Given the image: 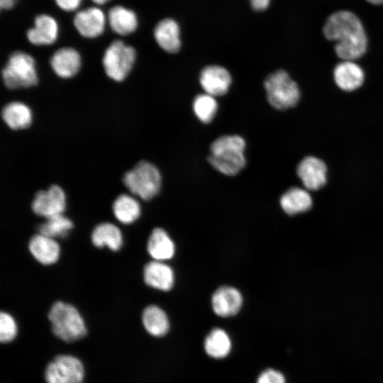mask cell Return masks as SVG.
I'll return each mask as SVG.
<instances>
[{
    "instance_id": "obj_1",
    "label": "cell",
    "mask_w": 383,
    "mask_h": 383,
    "mask_svg": "<svg viewBox=\"0 0 383 383\" xmlns=\"http://www.w3.org/2000/svg\"><path fill=\"white\" fill-rule=\"evenodd\" d=\"M325 38L334 41L335 52L343 60L361 57L367 49V36L360 18L348 10L331 13L323 27Z\"/></svg>"
},
{
    "instance_id": "obj_2",
    "label": "cell",
    "mask_w": 383,
    "mask_h": 383,
    "mask_svg": "<svg viewBox=\"0 0 383 383\" xmlns=\"http://www.w3.org/2000/svg\"><path fill=\"white\" fill-rule=\"evenodd\" d=\"M245 141L238 135H226L216 139L208 156L211 165L221 173L234 176L245 166Z\"/></svg>"
},
{
    "instance_id": "obj_3",
    "label": "cell",
    "mask_w": 383,
    "mask_h": 383,
    "mask_svg": "<svg viewBox=\"0 0 383 383\" xmlns=\"http://www.w3.org/2000/svg\"><path fill=\"white\" fill-rule=\"evenodd\" d=\"M48 318L55 335L65 342L77 341L87 333L82 315L71 304L55 301L48 313Z\"/></svg>"
},
{
    "instance_id": "obj_4",
    "label": "cell",
    "mask_w": 383,
    "mask_h": 383,
    "mask_svg": "<svg viewBox=\"0 0 383 383\" xmlns=\"http://www.w3.org/2000/svg\"><path fill=\"white\" fill-rule=\"evenodd\" d=\"M122 182L131 194L144 201H149L159 193L162 177L155 165L141 160L125 172Z\"/></svg>"
},
{
    "instance_id": "obj_5",
    "label": "cell",
    "mask_w": 383,
    "mask_h": 383,
    "mask_svg": "<svg viewBox=\"0 0 383 383\" xmlns=\"http://www.w3.org/2000/svg\"><path fill=\"white\" fill-rule=\"evenodd\" d=\"M4 85L10 89L34 87L38 79L33 57L23 51L11 53L1 70Z\"/></svg>"
},
{
    "instance_id": "obj_6",
    "label": "cell",
    "mask_w": 383,
    "mask_h": 383,
    "mask_svg": "<svg viewBox=\"0 0 383 383\" xmlns=\"http://www.w3.org/2000/svg\"><path fill=\"white\" fill-rule=\"evenodd\" d=\"M267 101L276 109L285 110L295 106L300 99L297 84L283 70L269 74L264 81Z\"/></svg>"
},
{
    "instance_id": "obj_7",
    "label": "cell",
    "mask_w": 383,
    "mask_h": 383,
    "mask_svg": "<svg viewBox=\"0 0 383 383\" xmlns=\"http://www.w3.org/2000/svg\"><path fill=\"white\" fill-rule=\"evenodd\" d=\"M136 52L133 47L121 40H116L106 49L102 64L108 77L116 82L123 81L134 65Z\"/></svg>"
},
{
    "instance_id": "obj_8",
    "label": "cell",
    "mask_w": 383,
    "mask_h": 383,
    "mask_svg": "<svg viewBox=\"0 0 383 383\" xmlns=\"http://www.w3.org/2000/svg\"><path fill=\"white\" fill-rule=\"evenodd\" d=\"M84 369L82 362L70 355H59L46 367V383H82Z\"/></svg>"
},
{
    "instance_id": "obj_9",
    "label": "cell",
    "mask_w": 383,
    "mask_h": 383,
    "mask_svg": "<svg viewBox=\"0 0 383 383\" xmlns=\"http://www.w3.org/2000/svg\"><path fill=\"white\" fill-rule=\"evenodd\" d=\"M67 207V198L63 189L53 184L47 189L35 192L30 203L34 214L45 219L63 214Z\"/></svg>"
},
{
    "instance_id": "obj_10",
    "label": "cell",
    "mask_w": 383,
    "mask_h": 383,
    "mask_svg": "<svg viewBox=\"0 0 383 383\" xmlns=\"http://www.w3.org/2000/svg\"><path fill=\"white\" fill-rule=\"evenodd\" d=\"M106 23L104 11L96 6L79 11L73 18L77 32L87 38H94L101 35L105 30Z\"/></svg>"
},
{
    "instance_id": "obj_11",
    "label": "cell",
    "mask_w": 383,
    "mask_h": 383,
    "mask_svg": "<svg viewBox=\"0 0 383 383\" xmlns=\"http://www.w3.org/2000/svg\"><path fill=\"white\" fill-rule=\"evenodd\" d=\"M199 82L204 92L214 97L226 94L232 82L228 70L220 65H209L200 72Z\"/></svg>"
},
{
    "instance_id": "obj_12",
    "label": "cell",
    "mask_w": 383,
    "mask_h": 383,
    "mask_svg": "<svg viewBox=\"0 0 383 383\" xmlns=\"http://www.w3.org/2000/svg\"><path fill=\"white\" fill-rule=\"evenodd\" d=\"M28 249L32 257L45 266L56 263L61 252L60 245L55 238L39 233L29 238Z\"/></svg>"
},
{
    "instance_id": "obj_13",
    "label": "cell",
    "mask_w": 383,
    "mask_h": 383,
    "mask_svg": "<svg viewBox=\"0 0 383 383\" xmlns=\"http://www.w3.org/2000/svg\"><path fill=\"white\" fill-rule=\"evenodd\" d=\"M296 171L304 187L308 189H318L326 182L327 167L324 162L318 157H304L299 162Z\"/></svg>"
},
{
    "instance_id": "obj_14",
    "label": "cell",
    "mask_w": 383,
    "mask_h": 383,
    "mask_svg": "<svg viewBox=\"0 0 383 383\" xmlns=\"http://www.w3.org/2000/svg\"><path fill=\"white\" fill-rule=\"evenodd\" d=\"M243 304V296L235 287L222 286L217 289L211 298V305L214 313L221 317L235 315Z\"/></svg>"
},
{
    "instance_id": "obj_15",
    "label": "cell",
    "mask_w": 383,
    "mask_h": 383,
    "mask_svg": "<svg viewBox=\"0 0 383 383\" xmlns=\"http://www.w3.org/2000/svg\"><path fill=\"white\" fill-rule=\"evenodd\" d=\"M58 32L56 20L48 14L42 13L35 16L34 26L28 30L26 37L34 45H50L56 41Z\"/></svg>"
},
{
    "instance_id": "obj_16",
    "label": "cell",
    "mask_w": 383,
    "mask_h": 383,
    "mask_svg": "<svg viewBox=\"0 0 383 383\" xmlns=\"http://www.w3.org/2000/svg\"><path fill=\"white\" fill-rule=\"evenodd\" d=\"M143 276L146 285L163 292L170 290L174 282L172 269L162 261L152 260L147 262L143 267Z\"/></svg>"
},
{
    "instance_id": "obj_17",
    "label": "cell",
    "mask_w": 383,
    "mask_h": 383,
    "mask_svg": "<svg viewBox=\"0 0 383 383\" xmlns=\"http://www.w3.org/2000/svg\"><path fill=\"white\" fill-rule=\"evenodd\" d=\"M53 72L62 79H68L76 75L81 67V57L74 48H60L52 55L50 60Z\"/></svg>"
},
{
    "instance_id": "obj_18",
    "label": "cell",
    "mask_w": 383,
    "mask_h": 383,
    "mask_svg": "<svg viewBox=\"0 0 383 383\" xmlns=\"http://www.w3.org/2000/svg\"><path fill=\"white\" fill-rule=\"evenodd\" d=\"M333 77L336 85L340 89L352 91L362 84L365 74L357 64L353 61L343 60L335 66Z\"/></svg>"
},
{
    "instance_id": "obj_19",
    "label": "cell",
    "mask_w": 383,
    "mask_h": 383,
    "mask_svg": "<svg viewBox=\"0 0 383 383\" xmlns=\"http://www.w3.org/2000/svg\"><path fill=\"white\" fill-rule=\"evenodd\" d=\"M92 245L97 248H108L113 252L118 251L123 243L121 229L111 222H101L94 226L91 233Z\"/></svg>"
},
{
    "instance_id": "obj_20",
    "label": "cell",
    "mask_w": 383,
    "mask_h": 383,
    "mask_svg": "<svg viewBox=\"0 0 383 383\" xmlns=\"http://www.w3.org/2000/svg\"><path fill=\"white\" fill-rule=\"evenodd\" d=\"M147 251L154 260L165 262L174 256L175 246L168 233L163 228L157 227L149 235Z\"/></svg>"
},
{
    "instance_id": "obj_21",
    "label": "cell",
    "mask_w": 383,
    "mask_h": 383,
    "mask_svg": "<svg viewBox=\"0 0 383 383\" xmlns=\"http://www.w3.org/2000/svg\"><path fill=\"white\" fill-rule=\"evenodd\" d=\"M154 37L158 45L169 53H175L180 49L179 27L172 18L162 19L156 25Z\"/></svg>"
},
{
    "instance_id": "obj_22",
    "label": "cell",
    "mask_w": 383,
    "mask_h": 383,
    "mask_svg": "<svg viewBox=\"0 0 383 383\" xmlns=\"http://www.w3.org/2000/svg\"><path fill=\"white\" fill-rule=\"evenodd\" d=\"M107 18L111 30L120 35H130L137 29L138 25L136 13L121 5L111 7Z\"/></svg>"
},
{
    "instance_id": "obj_23",
    "label": "cell",
    "mask_w": 383,
    "mask_h": 383,
    "mask_svg": "<svg viewBox=\"0 0 383 383\" xmlns=\"http://www.w3.org/2000/svg\"><path fill=\"white\" fill-rule=\"evenodd\" d=\"M1 117L11 129L18 131L28 128L33 121L30 109L21 101H11L1 110Z\"/></svg>"
},
{
    "instance_id": "obj_24",
    "label": "cell",
    "mask_w": 383,
    "mask_h": 383,
    "mask_svg": "<svg viewBox=\"0 0 383 383\" xmlns=\"http://www.w3.org/2000/svg\"><path fill=\"white\" fill-rule=\"evenodd\" d=\"M111 209L116 219L126 225L134 223L141 215L140 203L127 194L118 195L112 203Z\"/></svg>"
},
{
    "instance_id": "obj_25",
    "label": "cell",
    "mask_w": 383,
    "mask_h": 383,
    "mask_svg": "<svg viewBox=\"0 0 383 383\" xmlns=\"http://www.w3.org/2000/svg\"><path fill=\"white\" fill-rule=\"evenodd\" d=\"M144 328L152 336H164L169 331V318L160 307L156 305L146 306L142 313Z\"/></svg>"
},
{
    "instance_id": "obj_26",
    "label": "cell",
    "mask_w": 383,
    "mask_h": 383,
    "mask_svg": "<svg viewBox=\"0 0 383 383\" xmlns=\"http://www.w3.org/2000/svg\"><path fill=\"white\" fill-rule=\"evenodd\" d=\"M311 204L309 194L298 187L288 189L280 198L282 209L289 215L307 211L311 208Z\"/></svg>"
},
{
    "instance_id": "obj_27",
    "label": "cell",
    "mask_w": 383,
    "mask_h": 383,
    "mask_svg": "<svg viewBox=\"0 0 383 383\" xmlns=\"http://www.w3.org/2000/svg\"><path fill=\"white\" fill-rule=\"evenodd\" d=\"M231 347V340L228 334L220 328L211 331L204 340V349L206 354L216 359L226 357Z\"/></svg>"
},
{
    "instance_id": "obj_28",
    "label": "cell",
    "mask_w": 383,
    "mask_h": 383,
    "mask_svg": "<svg viewBox=\"0 0 383 383\" xmlns=\"http://www.w3.org/2000/svg\"><path fill=\"white\" fill-rule=\"evenodd\" d=\"M74 228L73 221L64 214L45 219L37 225V233L52 238H65Z\"/></svg>"
},
{
    "instance_id": "obj_29",
    "label": "cell",
    "mask_w": 383,
    "mask_h": 383,
    "mask_svg": "<svg viewBox=\"0 0 383 383\" xmlns=\"http://www.w3.org/2000/svg\"><path fill=\"white\" fill-rule=\"evenodd\" d=\"M192 107L197 118L204 123H209L216 114L218 103L214 96L204 93L194 98Z\"/></svg>"
},
{
    "instance_id": "obj_30",
    "label": "cell",
    "mask_w": 383,
    "mask_h": 383,
    "mask_svg": "<svg viewBox=\"0 0 383 383\" xmlns=\"http://www.w3.org/2000/svg\"><path fill=\"white\" fill-rule=\"evenodd\" d=\"M17 335V325L13 316L6 311L0 313V340L1 343L12 341Z\"/></svg>"
},
{
    "instance_id": "obj_31",
    "label": "cell",
    "mask_w": 383,
    "mask_h": 383,
    "mask_svg": "<svg viewBox=\"0 0 383 383\" xmlns=\"http://www.w3.org/2000/svg\"><path fill=\"white\" fill-rule=\"evenodd\" d=\"M257 383H286L284 375L274 369H267L259 375Z\"/></svg>"
},
{
    "instance_id": "obj_32",
    "label": "cell",
    "mask_w": 383,
    "mask_h": 383,
    "mask_svg": "<svg viewBox=\"0 0 383 383\" xmlns=\"http://www.w3.org/2000/svg\"><path fill=\"white\" fill-rule=\"evenodd\" d=\"M82 0H55L57 6L65 11H73L79 8Z\"/></svg>"
},
{
    "instance_id": "obj_33",
    "label": "cell",
    "mask_w": 383,
    "mask_h": 383,
    "mask_svg": "<svg viewBox=\"0 0 383 383\" xmlns=\"http://www.w3.org/2000/svg\"><path fill=\"white\" fill-rule=\"evenodd\" d=\"M252 8L255 11L265 10L270 5V0H250Z\"/></svg>"
},
{
    "instance_id": "obj_34",
    "label": "cell",
    "mask_w": 383,
    "mask_h": 383,
    "mask_svg": "<svg viewBox=\"0 0 383 383\" xmlns=\"http://www.w3.org/2000/svg\"><path fill=\"white\" fill-rule=\"evenodd\" d=\"M17 0H0V8L1 10H9L12 9L16 4Z\"/></svg>"
},
{
    "instance_id": "obj_35",
    "label": "cell",
    "mask_w": 383,
    "mask_h": 383,
    "mask_svg": "<svg viewBox=\"0 0 383 383\" xmlns=\"http://www.w3.org/2000/svg\"><path fill=\"white\" fill-rule=\"evenodd\" d=\"M365 1L375 6H379V5L383 4V0H365Z\"/></svg>"
},
{
    "instance_id": "obj_36",
    "label": "cell",
    "mask_w": 383,
    "mask_h": 383,
    "mask_svg": "<svg viewBox=\"0 0 383 383\" xmlns=\"http://www.w3.org/2000/svg\"><path fill=\"white\" fill-rule=\"evenodd\" d=\"M94 4L97 5H104L111 0H91Z\"/></svg>"
}]
</instances>
